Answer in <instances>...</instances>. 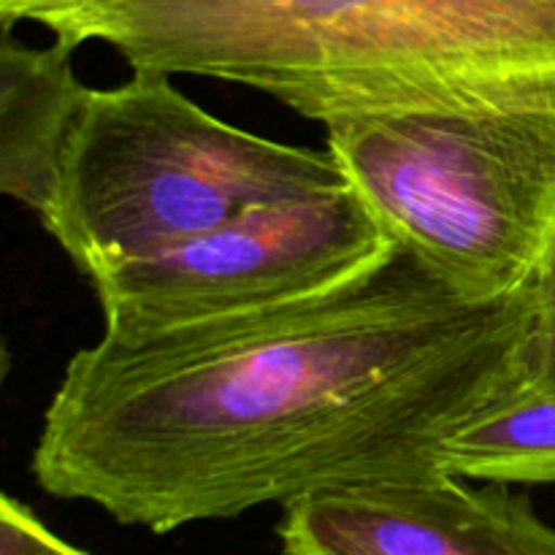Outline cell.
<instances>
[{
  "mask_svg": "<svg viewBox=\"0 0 555 555\" xmlns=\"http://www.w3.org/2000/svg\"><path fill=\"white\" fill-rule=\"evenodd\" d=\"M328 152L390 244L464 301L531 280L555 225V103L334 119Z\"/></svg>",
  "mask_w": 555,
  "mask_h": 555,
  "instance_id": "cell-4",
  "label": "cell"
},
{
  "mask_svg": "<svg viewBox=\"0 0 555 555\" xmlns=\"http://www.w3.org/2000/svg\"><path fill=\"white\" fill-rule=\"evenodd\" d=\"M444 472L507 486H555V401H524L450 439Z\"/></svg>",
  "mask_w": 555,
  "mask_h": 555,
  "instance_id": "cell-8",
  "label": "cell"
},
{
  "mask_svg": "<svg viewBox=\"0 0 555 555\" xmlns=\"http://www.w3.org/2000/svg\"><path fill=\"white\" fill-rule=\"evenodd\" d=\"M531 291H534V328H531L526 401H555V225L531 274Z\"/></svg>",
  "mask_w": 555,
  "mask_h": 555,
  "instance_id": "cell-9",
  "label": "cell"
},
{
  "mask_svg": "<svg viewBox=\"0 0 555 555\" xmlns=\"http://www.w3.org/2000/svg\"><path fill=\"white\" fill-rule=\"evenodd\" d=\"M25 0H0V14H5V11L16 9V5H22Z\"/></svg>",
  "mask_w": 555,
  "mask_h": 555,
  "instance_id": "cell-11",
  "label": "cell"
},
{
  "mask_svg": "<svg viewBox=\"0 0 555 555\" xmlns=\"http://www.w3.org/2000/svg\"><path fill=\"white\" fill-rule=\"evenodd\" d=\"M76 47H30L3 27L0 43V190L38 220L49 215L60 160L90 87L74 70Z\"/></svg>",
  "mask_w": 555,
  "mask_h": 555,
  "instance_id": "cell-7",
  "label": "cell"
},
{
  "mask_svg": "<svg viewBox=\"0 0 555 555\" xmlns=\"http://www.w3.org/2000/svg\"><path fill=\"white\" fill-rule=\"evenodd\" d=\"M285 555H555V526L507 482L437 475L287 504Z\"/></svg>",
  "mask_w": 555,
  "mask_h": 555,
  "instance_id": "cell-6",
  "label": "cell"
},
{
  "mask_svg": "<svg viewBox=\"0 0 555 555\" xmlns=\"http://www.w3.org/2000/svg\"><path fill=\"white\" fill-rule=\"evenodd\" d=\"M0 555H87L54 537L30 507L5 493L0 504Z\"/></svg>",
  "mask_w": 555,
  "mask_h": 555,
  "instance_id": "cell-10",
  "label": "cell"
},
{
  "mask_svg": "<svg viewBox=\"0 0 555 555\" xmlns=\"http://www.w3.org/2000/svg\"><path fill=\"white\" fill-rule=\"evenodd\" d=\"M393 244L345 188L247 215L92 276L103 334L139 336L318 296L377 266Z\"/></svg>",
  "mask_w": 555,
  "mask_h": 555,
  "instance_id": "cell-5",
  "label": "cell"
},
{
  "mask_svg": "<svg viewBox=\"0 0 555 555\" xmlns=\"http://www.w3.org/2000/svg\"><path fill=\"white\" fill-rule=\"evenodd\" d=\"M531 280L464 301L399 244L345 285L76 352L33 477L168 534L323 491L448 475L450 439L529 396Z\"/></svg>",
  "mask_w": 555,
  "mask_h": 555,
  "instance_id": "cell-1",
  "label": "cell"
},
{
  "mask_svg": "<svg viewBox=\"0 0 555 555\" xmlns=\"http://www.w3.org/2000/svg\"><path fill=\"white\" fill-rule=\"evenodd\" d=\"M0 20L253 87L323 125L555 103V0H25Z\"/></svg>",
  "mask_w": 555,
  "mask_h": 555,
  "instance_id": "cell-2",
  "label": "cell"
},
{
  "mask_svg": "<svg viewBox=\"0 0 555 555\" xmlns=\"http://www.w3.org/2000/svg\"><path fill=\"white\" fill-rule=\"evenodd\" d=\"M171 74L133 68L81 106L41 225L92 280L215 231L255 206L345 188L325 150L280 144L204 112Z\"/></svg>",
  "mask_w": 555,
  "mask_h": 555,
  "instance_id": "cell-3",
  "label": "cell"
}]
</instances>
